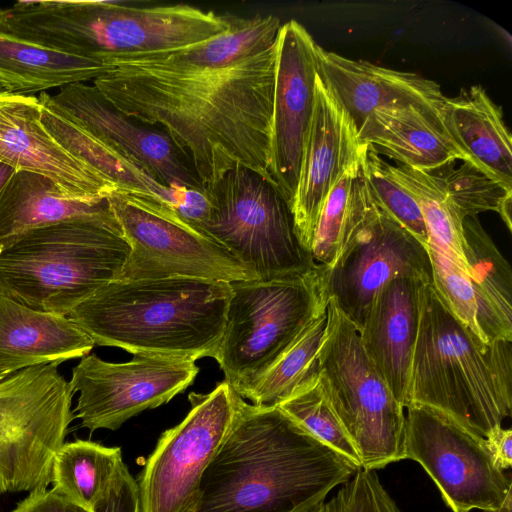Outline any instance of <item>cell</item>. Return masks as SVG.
<instances>
[{"mask_svg": "<svg viewBox=\"0 0 512 512\" xmlns=\"http://www.w3.org/2000/svg\"><path fill=\"white\" fill-rule=\"evenodd\" d=\"M278 407L319 441L356 467H362L359 453L331 405L319 372Z\"/></svg>", "mask_w": 512, "mask_h": 512, "instance_id": "836d02e7", "label": "cell"}, {"mask_svg": "<svg viewBox=\"0 0 512 512\" xmlns=\"http://www.w3.org/2000/svg\"><path fill=\"white\" fill-rule=\"evenodd\" d=\"M418 310L405 408L432 409L486 439L512 415V341L479 340L431 283L419 288Z\"/></svg>", "mask_w": 512, "mask_h": 512, "instance_id": "5b68a950", "label": "cell"}, {"mask_svg": "<svg viewBox=\"0 0 512 512\" xmlns=\"http://www.w3.org/2000/svg\"><path fill=\"white\" fill-rule=\"evenodd\" d=\"M231 293L230 283L201 278L115 280L67 317L95 345L133 355L215 359Z\"/></svg>", "mask_w": 512, "mask_h": 512, "instance_id": "3957f363", "label": "cell"}, {"mask_svg": "<svg viewBox=\"0 0 512 512\" xmlns=\"http://www.w3.org/2000/svg\"><path fill=\"white\" fill-rule=\"evenodd\" d=\"M94 346L67 316L29 308L0 294V381L28 367L82 358Z\"/></svg>", "mask_w": 512, "mask_h": 512, "instance_id": "7402d4cb", "label": "cell"}, {"mask_svg": "<svg viewBox=\"0 0 512 512\" xmlns=\"http://www.w3.org/2000/svg\"><path fill=\"white\" fill-rule=\"evenodd\" d=\"M0 162L42 175L66 192L104 198L118 187L66 150L41 120L37 97L0 95Z\"/></svg>", "mask_w": 512, "mask_h": 512, "instance_id": "ac0fdd59", "label": "cell"}, {"mask_svg": "<svg viewBox=\"0 0 512 512\" xmlns=\"http://www.w3.org/2000/svg\"><path fill=\"white\" fill-rule=\"evenodd\" d=\"M432 286L452 315L479 340H485L477 321V305L468 271L427 245Z\"/></svg>", "mask_w": 512, "mask_h": 512, "instance_id": "8d00e7d4", "label": "cell"}, {"mask_svg": "<svg viewBox=\"0 0 512 512\" xmlns=\"http://www.w3.org/2000/svg\"><path fill=\"white\" fill-rule=\"evenodd\" d=\"M275 44L211 69L112 59L92 85L127 117L159 127L205 190L237 167L276 190L270 167Z\"/></svg>", "mask_w": 512, "mask_h": 512, "instance_id": "6da1fadb", "label": "cell"}, {"mask_svg": "<svg viewBox=\"0 0 512 512\" xmlns=\"http://www.w3.org/2000/svg\"><path fill=\"white\" fill-rule=\"evenodd\" d=\"M275 47L270 167L276 191L291 211L315 104L318 44L290 20L281 25Z\"/></svg>", "mask_w": 512, "mask_h": 512, "instance_id": "2e32d148", "label": "cell"}, {"mask_svg": "<svg viewBox=\"0 0 512 512\" xmlns=\"http://www.w3.org/2000/svg\"><path fill=\"white\" fill-rule=\"evenodd\" d=\"M208 192L210 211L200 231L252 269L258 280L303 275L316 266L295 234L288 205L260 176L237 167Z\"/></svg>", "mask_w": 512, "mask_h": 512, "instance_id": "30bf717a", "label": "cell"}, {"mask_svg": "<svg viewBox=\"0 0 512 512\" xmlns=\"http://www.w3.org/2000/svg\"><path fill=\"white\" fill-rule=\"evenodd\" d=\"M327 268L303 275L231 282L224 333L215 360L241 397L328 304Z\"/></svg>", "mask_w": 512, "mask_h": 512, "instance_id": "52a82bcc", "label": "cell"}, {"mask_svg": "<svg viewBox=\"0 0 512 512\" xmlns=\"http://www.w3.org/2000/svg\"><path fill=\"white\" fill-rule=\"evenodd\" d=\"M108 66L0 31V87L26 95L94 80Z\"/></svg>", "mask_w": 512, "mask_h": 512, "instance_id": "83f0119b", "label": "cell"}, {"mask_svg": "<svg viewBox=\"0 0 512 512\" xmlns=\"http://www.w3.org/2000/svg\"><path fill=\"white\" fill-rule=\"evenodd\" d=\"M58 366L28 367L0 381V495L51 484L53 457L75 419V392Z\"/></svg>", "mask_w": 512, "mask_h": 512, "instance_id": "9c48e42d", "label": "cell"}, {"mask_svg": "<svg viewBox=\"0 0 512 512\" xmlns=\"http://www.w3.org/2000/svg\"><path fill=\"white\" fill-rule=\"evenodd\" d=\"M327 305L303 327L275 363L244 393L243 399L250 400L258 407H278L319 372L318 357L328 321Z\"/></svg>", "mask_w": 512, "mask_h": 512, "instance_id": "1f68e13d", "label": "cell"}, {"mask_svg": "<svg viewBox=\"0 0 512 512\" xmlns=\"http://www.w3.org/2000/svg\"><path fill=\"white\" fill-rule=\"evenodd\" d=\"M361 141L394 163L432 171L466 161L444 128L440 113L420 107L370 116L358 130Z\"/></svg>", "mask_w": 512, "mask_h": 512, "instance_id": "d4e9b609", "label": "cell"}, {"mask_svg": "<svg viewBox=\"0 0 512 512\" xmlns=\"http://www.w3.org/2000/svg\"><path fill=\"white\" fill-rule=\"evenodd\" d=\"M15 169L10 167L9 165L0 162V192L7 183V181L14 174Z\"/></svg>", "mask_w": 512, "mask_h": 512, "instance_id": "b9f144b4", "label": "cell"}, {"mask_svg": "<svg viewBox=\"0 0 512 512\" xmlns=\"http://www.w3.org/2000/svg\"><path fill=\"white\" fill-rule=\"evenodd\" d=\"M391 175L417 201L431 246L468 271L463 252V218L448 198L436 170L422 171L387 162Z\"/></svg>", "mask_w": 512, "mask_h": 512, "instance_id": "d6a6232c", "label": "cell"}, {"mask_svg": "<svg viewBox=\"0 0 512 512\" xmlns=\"http://www.w3.org/2000/svg\"><path fill=\"white\" fill-rule=\"evenodd\" d=\"M455 163V162H454ZM454 163L435 169L446 194L461 217L481 212H497L511 231L512 190L489 177L467 161L457 168Z\"/></svg>", "mask_w": 512, "mask_h": 512, "instance_id": "e575fe53", "label": "cell"}, {"mask_svg": "<svg viewBox=\"0 0 512 512\" xmlns=\"http://www.w3.org/2000/svg\"><path fill=\"white\" fill-rule=\"evenodd\" d=\"M130 253L121 230L85 220L30 230L0 251V294L68 316L120 278Z\"/></svg>", "mask_w": 512, "mask_h": 512, "instance_id": "8992f818", "label": "cell"}, {"mask_svg": "<svg viewBox=\"0 0 512 512\" xmlns=\"http://www.w3.org/2000/svg\"><path fill=\"white\" fill-rule=\"evenodd\" d=\"M134 1H19L0 7V31L105 62L202 43L230 28L231 16L188 4Z\"/></svg>", "mask_w": 512, "mask_h": 512, "instance_id": "277c9868", "label": "cell"}, {"mask_svg": "<svg viewBox=\"0 0 512 512\" xmlns=\"http://www.w3.org/2000/svg\"><path fill=\"white\" fill-rule=\"evenodd\" d=\"M6 94V92L0 87V95Z\"/></svg>", "mask_w": 512, "mask_h": 512, "instance_id": "ee69618b", "label": "cell"}, {"mask_svg": "<svg viewBox=\"0 0 512 512\" xmlns=\"http://www.w3.org/2000/svg\"><path fill=\"white\" fill-rule=\"evenodd\" d=\"M281 25L279 18L274 15L249 18L231 16L228 30L202 43L113 59L172 69L221 68L274 45Z\"/></svg>", "mask_w": 512, "mask_h": 512, "instance_id": "f1b7e54d", "label": "cell"}, {"mask_svg": "<svg viewBox=\"0 0 512 512\" xmlns=\"http://www.w3.org/2000/svg\"><path fill=\"white\" fill-rule=\"evenodd\" d=\"M421 285L410 278L387 283L374 298L358 330L365 353L404 409L418 331Z\"/></svg>", "mask_w": 512, "mask_h": 512, "instance_id": "44dd1931", "label": "cell"}, {"mask_svg": "<svg viewBox=\"0 0 512 512\" xmlns=\"http://www.w3.org/2000/svg\"><path fill=\"white\" fill-rule=\"evenodd\" d=\"M198 372L190 359L139 353L128 362L112 363L88 354L72 369L69 381L79 392L74 416L91 433L117 430L130 418L186 390Z\"/></svg>", "mask_w": 512, "mask_h": 512, "instance_id": "5bb4252c", "label": "cell"}, {"mask_svg": "<svg viewBox=\"0 0 512 512\" xmlns=\"http://www.w3.org/2000/svg\"><path fill=\"white\" fill-rule=\"evenodd\" d=\"M53 101L75 122L169 188L202 187L169 137L113 107L85 82L63 86ZM203 188V187H202Z\"/></svg>", "mask_w": 512, "mask_h": 512, "instance_id": "d6986e66", "label": "cell"}, {"mask_svg": "<svg viewBox=\"0 0 512 512\" xmlns=\"http://www.w3.org/2000/svg\"><path fill=\"white\" fill-rule=\"evenodd\" d=\"M96 512H141L137 481L125 463Z\"/></svg>", "mask_w": 512, "mask_h": 512, "instance_id": "f35d334b", "label": "cell"}, {"mask_svg": "<svg viewBox=\"0 0 512 512\" xmlns=\"http://www.w3.org/2000/svg\"><path fill=\"white\" fill-rule=\"evenodd\" d=\"M362 171L376 203L419 242L428 245V233L421 209L411 195L389 172L387 161L368 146Z\"/></svg>", "mask_w": 512, "mask_h": 512, "instance_id": "d590c367", "label": "cell"}, {"mask_svg": "<svg viewBox=\"0 0 512 512\" xmlns=\"http://www.w3.org/2000/svg\"><path fill=\"white\" fill-rule=\"evenodd\" d=\"M368 146L317 74L314 110L291 205L295 234L310 255L315 228L328 195L351 166L363 161Z\"/></svg>", "mask_w": 512, "mask_h": 512, "instance_id": "e0dca14e", "label": "cell"}, {"mask_svg": "<svg viewBox=\"0 0 512 512\" xmlns=\"http://www.w3.org/2000/svg\"><path fill=\"white\" fill-rule=\"evenodd\" d=\"M107 200L130 245L118 280L189 277L231 283L258 279L224 246L171 209L119 190Z\"/></svg>", "mask_w": 512, "mask_h": 512, "instance_id": "8fae6325", "label": "cell"}, {"mask_svg": "<svg viewBox=\"0 0 512 512\" xmlns=\"http://www.w3.org/2000/svg\"><path fill=\"white\" fill-rule=\"evenodd\" d=\"M362 163L351 166L342 175L325 201L310 252L316 265L331 269L377 209L363 175Z\"/></svg>", "mask_w": 512, "mask_h": 512, "instance_id": "f546056e", "label": "cell"}, {"mask_svg": "<svg viewBox=\"0 0 512 512\" xmlns=\"http://www.w3.org/2000/svg\"><path fill=\"white\" fill-rule=\"evenodd\" d=\"M191 408L165 430L137 481L141 512H196L205 470L226 438L236 392L225 381L207 394L191 392Z\"/></svg>", "mask_w": 512, "mask_h": 512, "instance_id": "7c38bea8", "label": "cell"}, {"mask_svg": "<svg viewBox=\"0 0 512 512\" xmlns=\"http://www.w3.org/2000/svg\"><path fill=\"white\" fill-rule=\"evenodd\" d=\"M397 278L432 282L427 246L377 204L364 229L327 269L328 297L359 330L378 292Z\"/></svg>", "mask_w": 512, "mask_h": 512, "instance_id": "9a60e30c", "label": "cell"}, {"mask_svg": "<svg viewBox=\"0 0 512 512\" xmlns=\"http://www.w3.org/2000/svg\"><path fill=\"white\" fill-rule=\"evenodd\" d=\"M485 442L496 467L502 471L510 468L512 465V430L500 427L492 432Z\"/></svg>", "mask_w": 512, "mask_h": 512, "instance_id": "60d3db41", "label": "cell"}, {"mask_svg": "<svg viewBox=\"0 0 512 512\" xmlns=\"http://www.w3.org/2000/svg\"><path fill=\"white\" fill-rule=\"evenodd\" d=\"M38 99L44 126L66 150L115 183L119 191L154 201L177 215L186 188L161 185L134 162L71 119L52 96L41 92Z\"/></svg>", "mask_w": 512, "mask_h": 512, "instance_id": "484cf974", "label": "cell"}, {"mask_svg": "<svg viewBox=\"0 0 512 512\" xmlns=\"http://www.w3.org/2000/svg\"><path fill=\"white\" fill-rule=\"evenodd\" d=\"M358 469L279 407L236 393L232 426L204 472L196 512H310Z\"/></svg>", "mask_w": 512, "mask_h": 512, "instance_id": "7a4b0ae2", "label": "cell"}, {"mask_svg": "<svg viewBox=\"0 0 512 512\" xmlns=\"http://www.w3.org/2000/svg\"><path fill=\"white\" fill-rule=\"evenodd\" d=\"M76 220L121 230L107 197L75 196L42 175L15 171L0 192V251L30 230Z\"/></svg>", "mask_w": 512, "mask_h": 512, "instance_id": "603a6c76", "label": "cell"}, {"mask_svg": "<svg viewBox=\"0 0 512 512\" xmlns=\"http://www.w3.org/2000/svg\"><path fill=\"white\" fill-rule=\"evenodd\" d=\"M123 464L120 447L65 442L53 457L52 489L86 512H96Z\"/></svg>", "mask_w": 512, "mask_h": 512, "instance_id": "4dcf8cb0", "label": "cell"}, {"mask_svg": "<svg viewBox=\"0 0 512 512\" xmlns=\"http://www.w3.org/2000/svg\"><path fill=\"white\" fill-rule=\"evenodd\" d=\"M327 314L319 373L362 467L376 471L405 459L404 407L365 353L358 329L332 298Z\"/></svg>", "mask_w": 512, "mask_h": 512, "instance_id": "ba28073f", "label": "cell"}, {"mask_svg": "<svg viewBox=\"0 0 512 512\" xmlns=\"http://www.w3.org/2000/svg\"><path fill=\"white\" fill-rule=\"evenodd\" d=\"M444 128L466 161L512 190V137L502 108L481 85L446 97L440 112Z\"/></svg>", "mask_w": 512, "mask_h": 512, "instance_id": "cb8c5ba5", "label": "cell"}, {"mask_svg": "<svg viewBox=\"0 0 512 512\" xmlns=\"http://www.w3.org/2000/svg\"><path fill=\"white\" fill-rule=\"evenodd\" d=\"M511 505H512V493L507 496L502 507L499 509L498 512H511L512 511Z\"/></svg>", "mask_w": 512, "mask_h": 512, "instance_id": "7bdbcfd3", "label": "cell"}, {"mask_svg": "<svg viewBox=\"0 0 512 512\" xmlns=\"http://www.w3.org/2000/svg\"><path fill=\"white\" fill-rule=\"evenodd\" d=\"M405 459L418 462L453 512H498L512 493L511 479L493 462L485 439L442 414L409 405Z\"/></svg>", "mask_w": 512, "mask_h": 512, "instance_id": "4fadbf2b", "label": "cell"}, {"mask_svg": "<svg viewBox=\"0 0 512 512\" xmlns=\"http://www.w3.org/2000/svg\"><path fill=\"white\" fill-rule=\"evenodd\" d=\"M318 76L357 132L372 115L410 106L441 112L446 96L434 80L317 47Z\"/></svg>", "mask_w": 512, "mask_h": 512, "instance_id": "ffe728a7", "label": "cell"}, {"mask_svg": "<svg viewBox=\"0 0 512 512\" xmlns=\"http://www.w3.org/2000/svg\"><path fill=\"white\" fill-rule=\"evenodd\" d=\"M11 512H86L52 488L29 492Z\"/></svg>", "mask_w": 512, "mask_h": 512, "instance_id": "ab89813d", "label": "cell"}, {"mask_svg": "<svg viewBox=\"0 0 512 512\" xmlns=\"http://www.w3.org/2000/svg\"><path fill=\"white\" fill-rule=\"evenodd\" d=\"M463 252L479 328L487 342L512 341V271L477 216L463 220Z\"/></svg>", "mask_w": 512, "mask_h": 512, "instance_id": "4316f807", "label": "cell"}, {"mask_svg": "<svg viewBox=\"0 0 512 512\" xmlns=\"http://www.w3.org/2000/svg\"><path fill=\"white\" fill-rule=\"evenodd\" d=\"M310 512H401L374 470L360 467L336 495Z\"/></svg>", "mask_w": 512, "mask_h": 512, "instance_id": "74e56055", "label": "cell"}]
</instances>
